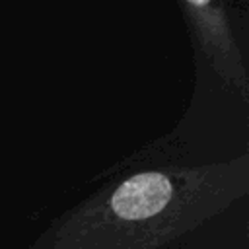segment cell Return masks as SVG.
Listing matches in <instances>:
<instances>
[{"mask_svg":"<svg viewBox=\"0 0 249 249\" xmlns=\"http://www.w3.org/2000/svg\"><path fill=\"white\" fill-rule=\"evenodd\" d=\"M249 193V154L117 175L56 216L25 249H165Z\"/></svg>","mask_w":249,"mask_h":249,"instance_id":"6da1fadb","label":"cell"},{"mask_svg":"<svg viewBox=\"0 0 249 249\" xmlns=\"http://www.w3.org/2000/svg\"><path fill=\"white\" fill-rule=\"evenodd\" d=\"M179 10L195 41L202 53V60L210 64L214 74L243 101L249 97V74L243 53L239 49L233 19L224 2L181 0Z\"/></svg>","mask_w":249,"mask_h":249,"instance_id":"7a4b0ae2","label":"cell"}]
</instances>
